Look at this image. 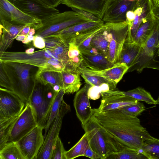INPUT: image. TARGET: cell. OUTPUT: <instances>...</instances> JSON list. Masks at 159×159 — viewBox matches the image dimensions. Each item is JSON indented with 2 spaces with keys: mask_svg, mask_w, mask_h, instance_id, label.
Wrapping results in <instances>:
<instances>
[{
  "mask_svg": "<svg viewBox=\"0 0 159 159\" xmlns=\"http://www.w3.org/2000/svg\"><path fill=\"white\" fill-rule=\"evenodd\" d=\"M0 19L18 25L29 26L36 30L42 25V21L24 13L12 0H0Z\"/></svg>",
  "mask_w": 159,
  "mask_h": 159,
  "instance_id": "cell-10",
  "label": "cell"
},
{
  "mask_svg": "<svg viewBox=\"0 0 159 159\" xmlns=\"http://www.w3.org/2000/svg\"><path fill=\"white\" fill-rule=\"evenodd\" d=\"M141 151L148 159H159V139L154 137L145 141Z\"/></svg>",
  "mask_w": 159,
  "mask_h": 159,
  "instance_id": "cell-34",
  "label": "cell"
},
{
  "mask_svg": "<svg viewBox=\"0 0 159 159\" xmlns=\"http://www.w3.org/2000/svg\"><path fill=\"white\" fill-rule=\"evenodd\" d=\"M123 0L126 1V0Z\"/></svg>",
  "mask_w": 159,
  "mask_h": 159,
  "instance_id": "cell-62",
  "label": "cell"
},
{
  "mask_svg": "<svg viewBox=\"0 0 159 159\" xmlns=\"http://www.w3.org/2000/svg\"><path fill=\"white\" fill-rule=\"evenodd\" d=\"M70 110V106L63 100L57 115L50 125L35 159H51L54 146L59 137L63 118Z\"/></svg>",
  "mask_w": 159,
  "mask_h": 159,
  "instance_id": "cell-9",
  "label": "cell"
},
{
  "mask_svg": "<svg viewBox=\"0 0 159 159\" xmlns=\"http://www.w3.org/2000/svg\"><path fill=\"white\" fill-rule=\"evenodd\" d=\"M80 73L85 82L90 86H99L103 84H107L110 86L111 90L116 89V84L103 77L89 75L84 73Z\"/></svg>",
  "mask_w": 159,
  "mask_h": 159,
  "instance_id": "cell-38",
  "label": "cell"
},
{
  "mask_svg": "<svg viewBox=\"0 0 159 159\" xmlns=\"http://www.w3.org/2000/svg\"><path fill=\"white\" fill-rule=\"evenodd\" d=\"M107 0H62L61 4L91 13L102 20Z\"/></svg>",
  "mask_w": 159,
  "mask_h": 159,
  "instance_id": "cell-17",
  "label": "cell"
},
{
  "mask_svg": "<svg viewBox=\"0 0 159 159\" xmlns=\"http://www.w3.org/2000/svg\"><path fill=\"white\" fill-rule=\"evenodd\" d=\"M150 11L140 25L134 39V42L142 47L152 34L157 19L154 16L152 8V0H148Z\"/></svg>",
  "mask_w": 159,
  "mask_h": 159,
  "instance_id": "cell-23",
  "label": "cell"
},
{
  "mask_svg": "<svg viewBox=\"0 0 159 159\" xmlns=\"http://www.w3.org/2000/svg\"><path fill=\"white\" fill-rule=\"evenodd\" d=\"M19 116L0 120V150L8 142L13 127Z\"/></svg>",
  "mask_w": 159,
  "mask_h": 159,
  "instance_id": "cell-29",
  "label": "cell"
},
{
  "mask_svg": "<svg viewBox=\"0 0 159 159\" xmlns=\"http://www.w3.org/2000/svg\"><path fill=\"white\" fill-rule=\"evenodd\" d=\"M158 56L159 57V54H158Z\"/></svg>",
  "mask_w": 159,
  "mask_h": 159,
  "instance_id": "cell-60",
  "label": "cell"
},
{
  "mask_svg": "<svg viewBox=\"0 0 159 159\" xmlns=\"http://www.w3.org/2000/svg\"><path fill=\"white\" fill-rule=\"evenodd\" d=\"M34 48L33 47L30 48L25 50V52L29 54H31L34 52Z\"/></svg>",
  "mask_w": 159,
  "mask_h": 159,
  "instance_id": "cell-52",
  "label": "cell"
},
{
  "mask_svg": "<svg viewBox=\"0 0 159 159\" xmlns=\"http://www.w3.org/2000/svg\"><path fill=\"white\" fill-rule=\"evenodd\" d=\"M128 0V1H129L132 2V1H135L136 0Z\"/></svg>",
  "mask_w": 159,
  "mask_h": 159,
  "instance_id": "cell-58",
  "label": "cell"
},
{
  "mask_svg": "<svg viewBox=\"0 0 159 159\" xmlns=\"http://www.w3.org/2000/svg\"><path fill=\"white\" fill-rule=\"evenodd\" d=\"M14 4L25 14L42 21L59 13L55 8L46 5L40 0H12Z\"/></svg>",
  "mask_w": 159,
  "mask_h": 159,
  "instance_id": "cell-15",
  "label": "cell"
},
{
  "mask_svg": "<svg viewBox=\"0 0 159 159\" xmlns=\"http://www.w3.org/2000/svg\"><path fill=\"white\" fill-rule=\"evenodd\" d=\"M141 48V46L135 43H129L125 40L116 63L124 64L130 68L134 65Z\"/></svg>",
  "mask_w": 159,
  "mask_h": 159,
  "instance_id": "cell-26",
  "label": "cell"
},
{
  "mask_svg": "<svg viewBox=\"0 0 159 159\" xmlns=\"http://www.w3.org/2000/svg\"><path fill=\"white\" fill-rule=\"evenodd\" d=\"M105 27L106 26L103 30L93 36L91 41L90 45L107 59L109 42L106 38L104 32Z\"/></svg>",
  "mask_w": 159,
  "mask_h": 159,
  "instance_id": "cell-31",
  "label": "cell"
},
{
  "mask_svg": "<svg viewBox=\"0 0 159 159\" xmlns=\"http://www.w3.org/2000/svg\"><path fill=\"white\" fill-rule=\"evenodd\" d=\"M158 50H159V48H158Z\"/></svg>",
  "mask_w": 159,
  "mask_h": 159,
  "instance_id": "cell-61",
  "label": "cell"
},
{
  "mask_svg": "<svg viewBox=\"0 0 159 159\" xmlns=\"http://www.w3.org/2000/svg\"><path fill=\"white\" fill-rule=\"evenodd\" d=\"M105 24L89 30L74 38L68 42L73 43L80 50H90L93 49L90 45L91 41L93 36L103 30Z\"/></svg>",
  "mask_w": 159,
  "mask_h": 159,
  "instance_id": "cell-27",
  "label": "cell"
},
{
  "mask_svg": "<svg viewBox=\"0 0 159 159\" xmlns=\"http://www.w3.org/2000/svg\"><path fill=\"white\" fill-rule=\"evenodd\" d=\"M31 27L29 26H25L21 30L19 34L27 35L29 34Z\"/></svg>",
  "mask_w": 159,
  "mask_h": 159,
  "instance_id": "cell-49",
  "label": "cell"
},
{
  "mask_svg": "<svg viewBox=\"0 0 159 159\" xmlns=\"http://www.w3.org/2000/svg\"><path fill=\"white\" fill-rule=\"evenodd\" d=\"M22 42L23 43L25 44H28L30 42L28 39L26 37L25 40H24Z\"/></svg>",
  "mask_w": 159,
  "mask_h": 159,
  "instance_id": "cell-56",
  "label": "cell"
},
{
  "mask_svg": "<svg viewBox=\"0 0 159 159\" xmlns=\"http://www.w3.org/2000/svg\"><path fill=\"white\" fill-rule=\"evenodd\" d=\"M159 46V21L156 19L153 30L143 45L141 47L139 54L133 66L127 72L136 70L141 72L145 68L155 69V54Z\"/></svg>",
  "mask_w": 159,
  "mask_h": 159,
  "instance_id": "cell-7",
  "label": "cell"
},
{
  "mask_svg": "<svg viewBox=\"0 0 159 159\" xmlns=\"http://www.w3.org/2000/svg\"><path fill=\"white\" fill-rule=\"evenodd\" d=\"M88 21L90 20L74 11L59 13L42 21V26L36 30L35 35L45 38L72 25Z\"/></svg>",
  "mask_w": 159,
  "mask_h": 159,
  "instance_id": "cell-5",
  "label": "cell"
},
{
  "mask_svg": "<svg viewBox=\"0 0 159 159\" xmlns=\"http://www.w3.org/2000/svg\"><path fill=\"white\" fill-rule=\"evenodd\" d=\"M157 104L159 105V96L158 97V98L156 100Z\"/></svg>",
  "mask_w": 159,
  "mask_h": 159,
  "instance_id": "cell-57",
  "label": "cell"
},
{
  "mask_svg": "<svg viewBox=\"0 0 159 159\" xmlns=\"http://www.w3.org/2000/svg\"><path fill=\"white\" fill-rule=\"evenodd\" d=\"M104 32L109 42L107 59L115 64L127 38L129 25L126 21L119 23H104Z\"/></svg>",
  "mask_w": 159,
  "mask_h": 159,
  "instance_id": "cell-6",
  "label": "cell"
},
{
  "mask_svg": "<svg viewBox=\"0 0 159 159\" xmlns=\"http://www.w3.org/2000/svg\"><path fill=\"white\" fill-rule=\"evenodd\" d=\"M110 88L107 84H103L98 86H90L89 87L88 95L89 99L96 100L100 98L101 94L110 90Z\"/></svg>",
  "mask_w": 159,
  "mask_h": 159,
  "instance_id": "cell-40",
  "label": "cell"
},
{
  "mask_svg": "<svg viewBox=\"0 0 159 159\" xmlns=\"http://www.w3.org/2000/svg\"><path fill=\"white\" fill-rule=\"evenodd\" d=\"M0 159H25L16 142H9L0 150Z\"/></svg>",
  "mask_w": 159,
  "mask_h": 159,
  "instance_id": "cell-33",
  "label": "cell"
},
{
  "mask_svg": "<svg viewBox=\"0 0 159 159\" xmlns=\"http://www.w3.org/2000/svg\"><path fill=\"white\" fill-rule=\"evenodd\" d=\"M0 53L12 45L14 39L26 25H18L0 19Z\"/></svg>",
  "mask_w": 159,
  "mask_h": 159,
  "instance_id": "cell-20",
  "label": "cell"
},
{
  "mask_svg": "<svg viewBox=\"0 0 159 159\" xmlns=\"http://www.w3.org/2000/svg\"><path fill=\"white\" fill-rule=\"evenodd\" d=\"M26 37V35L23 34H19L18 35L15 39L19 41H23L25 39Z\"/></svg>",
  "mask_w": 159,
  "mask_h": 159,
  "instance_id": "cell-51",
  "label": "cell"
},
{
  "mask_svg": "<svg viewBox=\"0 0 159 159\" xmlns=\"http://www.w3.org/2000/svg\"><path fill=\"white\" fill-rule=\"evenodd\" d=\"M52 88L53 90L56 93L58 92L62 89V87L59 84H56Z\"/></svg>",
  "mask_w": 159,
  "mask_h": 159,
  "instance_id": "cell-50",
  "label": "cell"
},
{
  "mask_svg": "<svg viewBox=\"0 0 159 159\" xmlns=\"http://www.w3.org/2000/svg\"><path fill=\"white\" fill-rule=\"evenodd\" d=\"M68 56L70 64L72 70L79 71L78 69L82 65V58L78 48L73 43H68Z\"/></svg>",
  "mask_w": 159,
  "mask_h": 159,
  "instance_id": "cell-37",
  "label": "cell"
},
{
  "mask_svg": "<svg viewBox=\"0 0 159 159\" xmlns=\"http://www.w3.org/2000/svg\"><path fill=\"white\" fill-rule=\"evenodd\" d=\"M102 94L129 96L135 99L138 102L143 101L150 105L157 104L156 100L154 99L150 93L140 87L127 91H122L115 89L109 90L102 93Z\"/></svg>",
  "mask_w": 159,
  "mask_h": 159,
  "instance_id": "cell-24",
  "label": "cell"
},
{
  "mask_svg": "<svg viewBox=\"0 0 159 159\" xmlns=\"http://www.w3.org/2000/svg\"><path fill=\"white\" fill-rule=\"evenodd\" d=\"M37 67L15 62H0V85L18 95L25 105L34 88Z\"/></svg>",
  "mask_w": 159,
  "mask_h": 159,
  "instance_id": "cell-2",
  "label": "cell"
},
{
  "mask_svg": "<svg viewBox=\"0 0 159 159\" xmlns=\"http://www.w3.org/2000/svg\"><path fill=\"white\" fill-rule=\"evenodd\" d=\"M44 38L45 43V48L51 50L58 45L63 41L59 38L52 36H48Z\"/></svg>",
  "mask_w": 159,
  "mask_h": 159,
  "instance_id": "cell-42",
  "label": "cell"
},
{
  "mask_svg": "<svg viewBox=\"0 0 159 159\" xmlns=\"http://www.w3.org/2000/svg\"><path fill=\"white\" fill-rule=\"evenodd\" d=\"M104 23L102 20L88 21L72 25L49 36L59 38L68 44L71 39L89 30L102 25Z\"/></svg>",
  "mask_w": 159,
  "mask_h": 159,
  "instance_id": "cell-21",
  "label": "cell"
},
{
  "mask_svg": "<svg viewBox=\"0 0 159 159\" xmlns=\"http://www.w3.org/2000/svg\"><path fill=\"white\" fill-rule=\"evenodd\" d=\"M84 156L92 159H100L98 155L92 149L89 145L86 149Z\"/></svg>",
  "mask_w": 159,
  "mask_h": 159,
  "instance_id": "cell-45",
  "label": "cell"
},
{
  "mask_svg": "<svg viewBox=\"0 0 159 159\" xmlns=\"http://www.w3.org/2000/svg\"><path fill=\"white\" fill-rule=\"evenodd\" d=\"M43 129L37 126L16 142L25 159H35L44 142Z\"/></svg>",
  "mask_w": 159,
  "mask_h": 159,
  "instance_id": "cell-12",
  "label": "cell"
},
{
  "mask_svg": "<svg viewBox=\"0 0 159 159\" xmlns=\"http://www.w3.org/2000/svg\"><path fill=\"white\" fill-rule=\"evenodd\" d=\"M36 33V30L34 28H31L30 30L29 34L31 35H35Z\"/></svg>",
  "mask_w": 159,
  "mask_h": 159,
  "instance_id": "cell-54",
  "label": "cell"
},
{
  "mask_svg": "<svg viewBox=\"0 0 159 159\" xmlns=\"http://www.w3.org/2000/svg\"><path fill=\"white\" fill-rule=\"evenodd\" d=\"M90 86L86 83L77 92L73 100L76 115L82 125H84L89 120L92 115V109L88 95Z\"/></svg>",
  "mask_w": 159,
  "mask_h": 159,
  "instance_id": "cell-16",
  "label": "cell"
},
{
  "mask_svg": "<svg viewBox=\"0 0 159 159\" xmlns=\"http://www.w3.org/2000/svg\"><path fill=\"white\" fill-rule=\"evenodd\" d=\"M119 109L127 115L137 117L145 110V107L143 103L138 102Z\"/></svg>",
  "mask_w": 159,
  "mask_h": 159,
  "instance_id": "cell-39",
  "label": "cell"
},
{
  "mask_svg": "<svg viewBox=\"0 0 159 159\" xmlns=\"http://www.w3.org/2000/svg\"><path fill=\"white\" fill-rule=\"evenodd\" d=\"M89 145L87 134H85L79 141L71 148L66 151V159H73L80 156H84Z\"/></svg>",
  "mask_w": 159,
  "mask_h": 159,
  "instance_id": "cell-32",
  "label": "cell"
},
{
  "mask_svg": "<svg viewBox=\"0 0 159 159\" xmlns=\"http://www.w3.org/2000/svg\"><path fill=\"white\" fill-rule=\"evenodd\" d=\"M135 16L136 15L133 11L130 10L127 12L126 14V21L128 23L129 26H131Z\"/></svg>",
  "mask_w": 159,
  "mask_h": 159,
  "instance_id": "cell-46",
  "label": "cell"
},
{
  "mask_svg": "<svg viewBox=\"0 0 159 159\" xmlns=\"http://www.w3.org/2000/svg\"><path fill=\"white\" fill-rule=\"evenodd\" d=\"M157 53L159 54V50H158V52H157Z\"/></svg>",
  "mask_w": 159,
  "mask_h": 159,
  "instance_id": "cell-59",
  "label": "cell"
},
{
  "mask_svg": "<svg viewBox=\"0 0 159 159\" xmlns=\"http://www.w3.org/2000/svg\"><path fill=\"white\" fill-rule=\"evenodd\" d=\"M102 98L98 110L100 112L120 109L136 103L135 99L128 96L102 94Z\"/></svg>",
  "mask_w": 159,
  "mask_h": 159,
  "instance_id": "cell-22",
  "label": "cell"
},
{
  "mask_svg": "<svg viewBox=\"0 0 159 159\" xmlns=\"http://www.w3.org/2000/svg\"><path fill=\"white\" fill-rule=\"evenodd\" d=\"M61 74L65 94H72L79 90L82 84L79 71L65 70L61 71Z\"/></svg>",
  "mask_w": 159,
  "mask_h": 159,
  "instance_id": "cell-25",
  "label": "cell"
},
{
  "mask_svg": "<svg viewBox=\"0 0 159 159\" xmlns=\"http://www.w3.org/2000/svg\"><path fill=\"white\" fill-rule=\"evenodd\" d=\"M152 8L153 14L156 18L159 21V8L156 7L152 2Z\"/></svg>",
  "mask_w": 159,
  "mask_h": 159,
  "instance_id": "cell-48",
  "label": "cell"
},
{
  "mask_svg": "<svg viewBox=\"0 0 159 159\" xmlns=\"http://www.w3.org/2000/svg\"><path fill=\"white\" fill-rule=\"evenodd\" d=\"M91 117L120 142L132 149L141 151L144 141L154 138L137 117L120 109L100 112L97 108L92 109Z\"/></svg>",
  "mask_w": 159,
  "mask_h": 159,
  "instance_id": "cell-1",
  "label": "cell"
},
{
  "mask_svg": "<svg viewBox=\"0 0 159 159\" xmlns=\"http://www.w3.org/2000/svg\"><path fill=\"white\" fill-rule=\"evenodd\" d=\"M25 106V103L18 95L0 87V120L19 115Z\"/></svg>",
  "mask_w": 159,
  "mask_h": 159,
  "instance_id": "cell-14",
  "label": "cell"
},
{
  "mask_svg": "<svg viewBox=\"0 0 159 159\" xmlns=\"http://www.w3.org/2000/svg\"><path fill=\"white\" fill-rule=\"evenodd\" d=\"M80 51L82 58L81 66L92 70H100L111 67L115 64L93 48L90 50H81Z\"/></svg>",
  "mask_w": 159,
  "mask_h": 159,
  "instance_id": "cell-18",
  "label": "cell"
},
{
  "mask_svg": "<svg viewBox=\"0 0 159 159\" xmlns=\"http://www.w3.org/2000/svg\"><path fill=\"white\" fill-rule=\"evenodd\" d=\"M57 93L51 86L42 84L35 80L34 88L29 103L33 110L38 126L43 129L49 119Z\"/></svg>",
  "mask_w": 159,
  "mask_h": 159,
  "instance_id": "cell-4",
  "label": "cell"
},
{
  "mask_svg": "<svg viewBox=\"0 0 159 159\" xmlns=\"http://www.w3.org/2000/svg\"><path fill=\"white\" fill-rule=\"evenodd\" d=\"M107 159H148L140 150L126 147L122 151L111 154Z\"/></svg>",
  "mask_w": 159,
  "mask_h": 159,
  "instance_id": "cell-35",
  "label": "cell"
},
{
  "mask_svg": "<svg viewBox=\"0 0 159 159\" xmlns=\"http://www.w3.org/2000/svg\"><path fill=\"white\" fill-rule=\"evenodd\" d=\"M33 41V45L35 48L40 49H43L45 48V40L42 37L35 35H34V39Z\"/></svg>",
  "mask_w": 159,
  "mask_h": 159,
  "instance_id": "cell-44",
  "label": "cell"
},
{
  "mask_svg": "<svg viewBox=\"0 0 159 159\" xmlns=\"http://www.w3.org/2000/svg\"><path fill=\"white\" fill-rule=\"evenodd\" d=\"M15 61L35 66L38 71L61 72L66 70L62 60L52 50L43 49L29 54L25 52H4L0 53V62Z\"/></svg>",
  "mask_w": 159,
  "mask_h": 159,
  "instance_id": "cell-3",
  "label": "cell"
},
{
  "mask_svg": "<svg viewBox=\"0 0 159 159\" xmlns=\"http://www.w3.org/2000/svg\"><path fill=\"white\" fill-rule=\"evenodd\" d=\"M26 37L30 42L33 41L34 39V36L33 35H31L28 34L26 35Z\"/></svg>",
  "mask_w": 159,
  "mask_h": 159,
  "instance_id": "cell-55",
  "label": "cell"
},
{
  "mask_svg": "<svg viewBox=\"0 0 159 159\" xmlns=\"http://www.w3.org/2000/svg\"><path fill=\"white\" fill-rule=\"evenodd\" d=\"M153 5L159 8V0H152Z\"/></svg>",
  "mask_w": 159,
  "mask_h": 159,
  "instance_id": "cell-53",
  "label": "cell"
},
{
  "mask_svg": "<svg viewBox=\"0 0 159 159\" xmlns=\"http://www.w3.org/2000/svg\"><path fill=\"white\" fill-rule=\"evenodd\" d=\"M72 9L73 11L77 12L82 15L90 21H99L102 20L101 19L95 16L93 14L89 12L74 8H72Z\"/></svg>",
  "mask_w": 159,
  "mask_h": 159,
  "instance_id": "cell-43",
  "label": "cell"
},
{
  "mask_svg": "<svg viewBox=\"0 0 159 159\" xmlns=\"http://www.w3.org/2000/svg\"><path fill=\"white\" fill-rule=\"evenodd\" d=\"M82 127L87 134L89 145L100 159H107L112 153L106 130L91 117Z\"/></svg>",
  "mask_w": 159,
  "mask_h": 159,
  "instance_id": "cell-8",
  "label": "cell"
},
{
  "mask_svg": "<svg viewBox=\"0 0 159 159\" xmlns=\"http://www.w3.org/2000/svg\"><path fill=\"white\" fill-rule=\"evenodd\" d=\"M129 68L125 64L117 63L111 67L100 70H92L82 66L79 68L78 70L80 73L103 77L117 84Z\"/></svg>",
  "mask_w": 159,
  "mask_h": 159,
  "instance_id": "cell-19",
  "label": "cell"
},
{
  "mask_svg": "<svg viewBox=\"0 0 159 159\" xmlns=\"http://www.w3.org/2000/svg\"><path fill=\"white\" fill-rule=\"evenodd\" d=\"M138 0H107L102 20L104 23H119L126 21V14L129 11H134Z\"/></svg>",
  "mask_w": 159,
  "mask_h": 159,
  "instance_id": "cell-11",
  "label": "cell"
},
{
  "mask_svg": "<svg viewBox=\"0 0 159 159\" xmlns=\"http://www.w3.org/2000/svg\"><path fill=\"white\" fill-rule=\"evenodd\" d=\"M143 11L140 15H136L131 26L129 28L128 33L126 41L129 43L134 42V39L138 28L150 11V7L148 0H143Z\"/></svg>",
  "mask_w": 159,
  "mask_h": 159,
  "instance_id": "cell-30",
  "label": "cell"
},
{
  "mask_svg": "<svg viewBox=\"0 0 159 159\" xmlns=\"http://www.w3.org/2000/svg\"><path fill=\"white\" fill-rule=\"evenodd\" d=\"M65 94V91L62 89L57 93L56 95L52 107L49 119L44 129L45 134L44 136L45 138L50 125L57 115L62 102L63 100V97Z\"/></svg>",
  "mask_w": 159,
  "mask_h": 159,
  "instance_id": "cell-36",
  "label": "cell"
},
{
  "mask_svg": "<svg viewBox=\"0 0 159 159\" xmlns=\"http://www.w3.org/2000/svg\"><path fill=\"white\" fill-rule=\"evenodd\" d=\"M38 82L44 85L52 87L56 84L60 85L62 88L61 72L51 70L37 71L35 76Z\"/></svg>",
  "mask_w": 159,
  "mask_h": 159,
  "instance_id": "cell-28",
  "label": "cell"
},
{
  "mask_svg": "<svg viewBox=\"0 0 159 159\" xmlns=\"http://www.w3.org/2000/svg\"><path fill=\"white\" fill-rule=\"evenodd\" d=\"M37 126L33 110L28 102L14 124L8 142L17 141Z\"/></svg>",
  "mask_w": 159,
  "mask_h": 159,
  "instance_id": "cell-13",
  "label": "cell"
},
{
  "mask_svg": "<svg viewBox=\"0 0 159 159\" xmlns=\"http://www.w3.org/2000/svg\"><path fill=\"white\" fill-rule=\"evenodd\" d=\"M66 151L59 137L54 146L51 159H66Z\"/></svg>",
  "mask_w": 159,
  "mask_h": 159,
  "instance_id": "cell-41",
  "label": "cell"
},
{
  "mask_svg": "<svg viewBox=\"0 0 159 159\" xmlns=\"http://www.w3.org/2000/svg\"><path fill=\"white\" fill-rule=\"evenodd\" d=\"M44 4L51 7L55 8L61 4L62 0H40Z\"/></svg>",
  "mask_w": 159,
  "mask_h": 159,
  "instance_id": "cell-47",
  "label": "cell"
}]
</instances>
